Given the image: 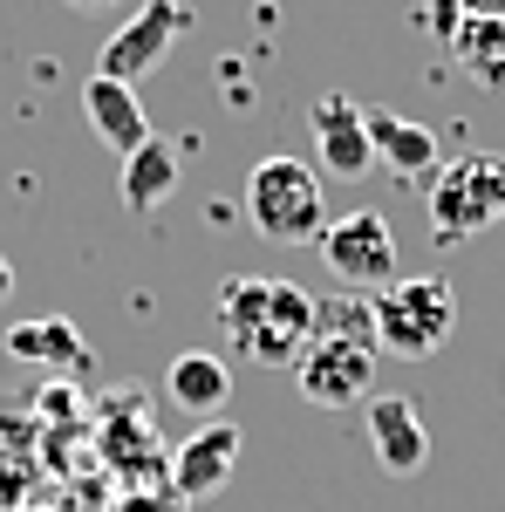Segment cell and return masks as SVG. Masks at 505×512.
<instances>
[{"label":"cell","mask_w":505,"mask_h":512,"mask_svg":"<svg viewBox=\"0 0 505 512\" xmlns=\"http://www.w3.org/2000/svg\"><path fill=\"white\" fill-rule=\"evenodd\" d=\"M451 62L471 69L485 89H505V21L499 14H465V28L451 41Z\"/></svg>","instance_id":"2e32d148"},{"label":"cell","mask_w":505,"mask_h":512,"mask_svg":"<svg viewBox=\"0 0 505 512\" xmlns=\"http://www.w3.org/2000/svg\"><path fill=\"white\" fill-rule=\"evenodd\" d=\"M314 253H321V267L342 280L349 294H383L389 280H396V226H389L376 205H355V212H342V219H328V233L314 239Z\"/></svg>","instance_id":"5b68a950"},{"label":"cell","mask_w":505,"mask_h":512,"mask_svg":"<svg viewBox=\"0 0 505 512\" xmlns=\"http://www.w3.org/2000/svg\"><path fill=\"white\" fill-rule=\"evenodd\" d=\"M369 308H376V349L403 355V362L437 355L451 342V328H458V294H451V280H437V274L389 280Z\"/></svg>","instance_id":"3957f363"},{"label":"cell","mask_w":505,"mask_h":512,"mask_svg":"<svg viewBox=\"0 0 505 512\" xmlns=\"http://www.w3.org/2000/svg\"><path fill=\"white\" fill-rule=\"evenodd\" d=\"M376 355L369 342H342V335H308V349L294 355V390L314 410H355L376 390Z\"/></svg>","instance_id":"8992f818"},{"label":"cell","mask_w":505,"mask_h":512,"mask_svg":"<svg viewBox=\"0 0 505 512\" xmlns=\"http://www.w3.org/2000/svg\"><path fill=\"white\" fill-rule=\"evenodd\" d=\"M233 465H239V424H198L171 458V485H178V499H212V492H226Z\"/></svg>","instance_id":"30bf717a"},{"label":"cell","mask_w":505,"mask_h":512,"mask_svg":"<svg viewBox=\"0 0 505 512\" xmlns=\"http://www.w3.org/2000/svg\"><path fill=\"white\" fill-rule=\"evenodd\" d=\"M246 219L273 246H314L328 233V192L321 171L301 158H260L246 171Z\"/></svg>","instance_id":"7a4b0ae2"},{"label":"cell","mask_w":505,"mask_h":512,"mask_svg":"<svg viewBox=\"0 0 505 512\" xmlns=\"http://www.w3.org/2000/svg\"><path fill=\"white\" fill-rule=\"evenodd\" d=\"M69 7H89V14H96V7H117V0H69Z\"/></svg>","instance_id":"ffe728a7"},{"label":"cell","mask_w":505,"mask_h":512,"mask_svg":"<svg viewBox=\"0 0 505 512\" xmlns=\"http://www.w3.org/2000/svg\"><path fill=\"white\" fill-rule=\"evenodd\" d=\"M369 144H376V164H389L396 178H430L444 164V137L430 123L389 117V110H369Z\"/></svg>","instance_id":"5bb4252c"},{"label":"cell","mask_w":505,"mask_h":512,"mask_svg":"<svg viewBox=\"0 0 505 512\" xmlns=\"http://www.w3.org/2000/svg\"><path fill=\"white\" fill-rule=\"evenodd\" d=\"M7 355H14V362H35V369H69V376H82V369L96 362L89 342H82V328L62 321V315L14 321V328H7Z\"/></svg>","instance_id":"4fadbf2b"},{"label":"cell","mask_w":505,"mask_h":512,"mask_svg":"<svg viewBox=\"0 0 505 512\" xmlns=\"http://www.w3.org/2000/svg\"><path fill=\"white\" fill-rule=\"evenodd\" d=\"M82 110H89V130L117 151V158H130L137 144H151V117H144V96L130 89V82L117 76H89L82 82Z\"/></svg>","instance_id":"8fae6325"},{"label":"cell","mask_w":505,"mask_h":512,"mask_svg":"<svg viewBox=\"0 0 505 512\" xmlns=\"http://www.w3.org/2000/svg\"><path fill=\"white\" fill-rule=\"evenodd\" d=\"M171 192H178V151H171V137L137 144V151L123 158V205H130V212H157Z\"/></svg>","instance_id":"9a60e30c"},{"label":"cell","mask_w":505,"mask_h":512,"mask_svg":"<svg viewBox=\"0 0 505 512\" xmlns=\"http://www.w3.org/2000/svg\"><path fill=\"white\" fill-rule=\"evenodd\" d=\"M308 130H314V158H321V171H335V178H362V171L376 164L369 110L349 103L342 89H328V96H314V103H308Z\"/></svg>","instance_id":"ba28073f"},{"label":"cell","mask_w":505,"mask_h":512,"mask_svg":"<svg viewBox=\"0 0 505 512\" xmlns=\"http://www.w3.org/2000/svg\"><path fill=\"white\" fill-rule=\"evenodd\" d=\"M362 431H369V451H376V465L389 478H417L430 465V431H424V417H417L410 396H369Z\"/></svg>","instance_id":"9c48e42d"},{"label":"cell","mask_w":505,"mask_h":512,"mask_svg":"<svg viewBox=\"0 0 505 512\" xmlns=\"http://www.w3.org/2000/svg\"><path fill=\"white\" fill-rule=\"evenodd\" d=\"M192 35V7L185 0H144L130 21H123L117 35L103 41V62H96V76H117V82H137L151 76L157 62L178 48V41Z\"/></svg>","instance_id":"52a82bcc"},{"label":"cell","mask_w":505,"mask_h":512,"mask_svg":"<svg viewBox=\"0 0 505 512\" xmlns=\"http://www.w3.org/2000/svg\"><path fill=\"white\" fill-rule=\"evenodd\" d=\"M164 396L178 403V410H192V417H219L226 403H233V362L212 349H185L164 362Z\"/></svg>","instance_id":"7c38bea8"},{"label":"cell","mask_w":505,"mask_h":512,"mask_svg":"<svg viewBox=\"0 0 505 512\" xmlns=\"http://www.w3.org/2000/svg\"><path fill=\"white\" fill-rule=\"evenodd\" d=\"M458 7H465V14H499L505 21V0H458Z\"/></svg>","instance_id":"ac0fdd59"},{"label":"cell","mask_w":505,"mask_h":512,"mask_svg":"<svg viewBox=\"0 0 505 512\" xmlns=\"http://www.w3.org/2000/svg\"><path fill=\"white\" fill-rule=\"evenodd\" d=\"M14 301V267H7V253H0V308Z\"/></svg>","instance_id":"d6986e66"},{"label":"cell","mask_w":505,"mask_h":512,"mask_svg":"<svg viewBox=\"0 0 505 512\" xmlns=\"http://www.w3.org/2000/svg\"><path fill=\"white\" fill-rule=\"evenodd\" d=\"M430 233L437 246H458V239H478L485 226H505V158H485V151H465L444 171H430Z\"/></svg>","instance_id":"277c9868"},{"label":"cell","mask_w":505,"mask_h":512,"mask_svg":"<svg viewBox=\"0 0 505 512\" xmlns=\"http://www.w3.org/2000/svg\"><path fill=\"white\" fill-rule=\"evenodd\" d=\"M417 28H424L430 41H444V48H451L458 28H465V7H458V0H424V7H417Z\"/></svg>","instance_id":"e0dca14e"},{"label":"cell","mask_w":505,"mask_h":512,"mask_svg":"<svg viewBox=\"0 0 505 512\" xmlns=\"http://www.w3.org/2000/svg\"><path fill=\"white\" fill-rule=\"evenodd\" d=\"M219 328H226V349L239 362H260V369H294V355L308 349L314 335V294L294 280L273 274H239L219 287Z\"/></svg>","instance_id":"6da1fadb"}]
</instances>
